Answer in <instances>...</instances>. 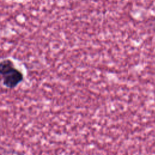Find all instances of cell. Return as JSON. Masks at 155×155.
I'll return each mask as SVG.
<instances>
[{
  "label": "cell",
  "mask_w": 155,
  "mask_h": 155,
  "mask_svg": "<svg viewBox=\"0 0 155 155\" xmlns=\"http://www.w3.org/2000/svg\"><path fill=\"white\" fill-rule=\"evenodd\" d=\"M23 79V74L18 70L13 68L8 73L3 76V84L7 88L16 87Z\"/></svg>",
  "instance_id": "6da1fadb"
},
{
  "label": "cell",
  "mask_w": 155,
  "mask_h": 155,
  "mask_svg": "<svg viewBox=\"0 0 155 155\" xmlns=\"http://www.w3.org/2000/svg\"><path fill=\"white\" fill-rule=\"evenodd\" d=\"M14 68L13 64L10 59L3 60L0 62V74L2 76L8 73Z\"/></svg>",
  "instance_id": "7a4b0ae2"
}]
</instances>
